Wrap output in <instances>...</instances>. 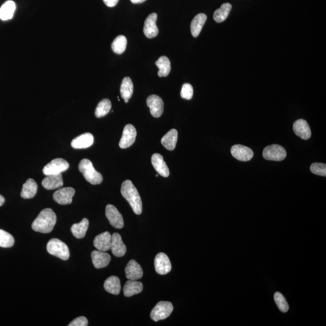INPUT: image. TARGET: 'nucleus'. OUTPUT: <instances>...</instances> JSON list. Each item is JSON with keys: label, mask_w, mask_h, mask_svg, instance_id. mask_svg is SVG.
I'll return each instance as SVG.
<instances>
[{"label": "nucleus", "mask_w": 326, "mask_h": 326, "mask_svg": "<svg viewBox=\"0 0 326 326\" xmlns=\"http://www.w3.org/2000/svg\"><path fill=\"white\" fill-rule=\"evenodd\" d=\"M57 220L56 215L51 209H46L40 212L32 223L33 230L41 233H49L53 231Z\"/></svg>", "instance_id": "nucleus-1"}, {"label": "nucleus", "mask_w": 326, "mask_h": 326, "mask_svg": "<svg viewBox=\"0 0 326 326\" xmlns=\"http://www.w3.org/2000/svg\"><path fill=\"white\" fill-rule=\"evenodd\" d=\"M121 193L124 198L128 202L134 212L136 215L142 214L143 206L139 192L131 181L126 180L121 185Z\"/></svg>", "instance_id": "nucleus-2"}, {"label": "nucleus", "mask_w": 326, "mask_h": 326, "mask_svg": "<svg viewBox=\"0 0 326 326\" xmlns=\"http://www.w3.org/2000/svg\"><path fill=\"white\" fill-rule=\"evenodd\" d=\"M79 170L85 179L91 184H101L103 181L102 174L96 170L92 162L89 160L83 159L79 163Z\"/></svg>", "instance_id": "nucleus-3"}, {"label": "nucleus", "mask_w": 326, "mask_h": 326, "mask_svg": "<svg viewBox=\"0 0 326 326\" xmlns=\"http://www.w3.org/2000/svg\"><path fill=\"white\" fill-rule=\"evenodd\" d=\"M47 250L49 254L63 261H67L70 258V250L68 246L58 239L54 238L50 240L47 245Z\"/></svg>", "instance_id": "nucleus-4"}, {"label": "nucleus", "mask_w": 326, "mask_h": 326, "mask_svg": "<svg viewBox=\"0 0 326 326\" xmlns=\"http://www.w3.org/2000/svg\"><path fill=\"white\" fill-rule=\"evenodd\" d=\"M173 310V306L169 302H160L151 311V318L154 322L166 319Z\"/></svg>", "instance_id": "nucleus-5"}, {"label": "nucleus", "mask_w": 326, "mask_h": 326, "mask_svg": "<svg viewBox=\"0 0 326 326\" xmlns=\"http://www.w3.org/2000/svg\"><path fill=\"white\" fill-rule=\"evenodd\" d=\"M286 155L285 149L278 145L267 146L263 152L264 159L272 161H282L286 159Z\"/></svg>", "instance_id": "nucleus-6"}, {"label": "nucleus", "mask_w": 326, "mask_h": 326, "mask_svg": "<svg viewBox=\"0 0 326 326\" xmlns=\"http://www.w3.org/2000/svg\"><path fill=\"white\" fill-rule=\"evenodd\" d=\"M68 163L62 159L52 160L44 167L43 172L45 175H57L67 170L69 168Z\"/></svg>", "instance_id": "nucleus-7"}, {"label": "nucleus", "mask_w": 326, "mask_h": 326, "mask_svg": "<svg viewBox=\"0 0 326 326\" xmlns=\"http://www.w3.org/2000/svg\"><path fill=\"white\" fill-rule=\"evenodd\" d=\"M106 214L110 224L113 227L121 229L123 227L124 220L122 215L114 206L109 204L106 207Z\"/></svg>", "instance_id": "nucleus-8"}, {"label": "nucleus", "mask_w": 326, "mask_h": 326, "mask_svg": "<svg viewBox=\"0 0 326 326\" xmlns=\"http://www.w3.org/2000/svg\"><path fill=\"white\" fill-rule=\"evenodd\" d=\"M155 269L160 275H165L172 270L169 258L165 253H160L157 254L154 261Z\"/></svg>", "instance_id": "nucleus-9"}, {"label": "nucleus", "mask_w": 326, "mask_h": 326, "mask_svg": "<svg viewBox=\"0 0 326 326\" xmlns=\"http://www.w3.org/2000/svg\"><path fill=\"white\" fill-rule=\"evenodd\" d=\"M137 136V131L135 127L128 124L124 128L122 137H121L119 146L121 149H126L129 148L134 144Z\"/></svg>", "instance_id": "nucleus-10"}, {"label": "nucleus", "mask_w": 326, "mask_h": 326, "mask_svg": "<svg viewBox=\"0 0 326 326\" xmlns=\"http://www.w3.org/2000/svg\"><path fill=\"white\" fill-rule=\"evenodd\" d=\"M75 190L72 187H64L57 190L54 194V199L60 205H67L72 203Z\"/></svg>", "instance_id": "nucleus-11"}, {"label": "nucleus", "mask_w": 326, "mask_h": 326, "mask_svg": "<svg viewBox=\"0 0 326 326\" xmlns=\"http://www.w3.org/2000/svg\"><path fill=\"white\" fill-rule=\"evenodd\" d=\"M147 106L150 109L151 114L153 117H161L164 112V103L159 96L151 95L147 99Z\"/></svg>", "instance_id": "nucleus-12"}, {"label": "nucleus", "mask_w": 326, "mask_h": 326, "mask_svg": "<svg viewBox=\"0 0 326 326\" xmlns=\"http://www.w3.org/2000/svg\"><path fill=\"white\" fill-rule=\"evenodd\" d=\"M157 17V13H153L146 19L143 32L148 38H154L159 34V30L156 24Z\"/></svg>", "instance_id": "nucleus-13"}, {"label": "nucleus", "mask_w": 326, "mask_h": 326, "mask_svg": "<svg viewBox=\"0 0 326 326\" xmlns=\"http://www.w3.org/2000/svg\"><path fill=\"white\" fill-rule=\"evenodd\" d=\"M232 156L237 160L241 162H248L253 159L254 153L252 150L247 146L236 145L231 149Z\"/></svg>", "instance_id": "nucleus-14"}, {"label": "nucleus", "mask_w": 326, "mask_h": 326, "mask_svg": "<svg viewBox=\"0 0 326 326\" xmlns=\"http://www.w3.org/2000/svg\"><path fill=\"white\" fill-rule=\"evenodd\" d=\"M91 259H92L94 267L97 269L107 267L111 259L109 254L99 250L93 251L91 253Z\"/></svg>", "instance_id": "nucleus-15"}, {"label": "nucleus", "mask_w": 326, "mask_h": 326, "mask_svg": "<svg viewBox=\"0 0 326 326\" xmlns=\"http://www.w3.org/2000/svg\"><path fill=\"white\" fill-rule=\"evenodd\" d=\"M112 236L109 232H104L95 237L94 240V246L96 249L106 252L110 249L111 244Z\"/></svg>", "instance_id": "nucleus-16"}, {"label": "nucleus", "mask_w": 326, "mask_h": 326, "mask_svg": "<svg viewBox=\"0 0 326 326\" xmlns=\"http://www.w3.org/2000/svg\"><path fill=\"white\" fill-rule=\"evenodd\" d=\"M110 250H111L113 255L117 257V258H120V257L125 255L126 247L124 244L119 234L115 233L112 234Z\"/></svg>", "instance_id": "nucleus-17"}, {"label": "nucleus", "mask_w": 326, "mask_h": 326, "mask_svg": "<svg viewBox=\"0 0 326 326\" xmlns=\"http://www.w3.org/2000/svg\"><path fill=\"white\" fill-rule=\"evenodd\" d=\"M151 162L155 169L160 175L165 178H167L169 176V169H168L166 163L164 161V159H163L162 155L154 154L152 156Z\"/></svg>", "instance_id": "nucleus-18"}, {"label": "nucleus", "mask_w": 326, "mask_h": 326, "mask_svg": "<svg viewBox=\"0 0 326 326\" xmlns=\"http://www.w3.org/2000/svg\"><path fill=\"white\" fill-rule=\"evenodd\" d=\"M125 273L128 280H137L143 277V272L140 265L134 260H131L126 265Z\"/></svg>", "instance_id": "nucleus-19"}, {"label": "nucleus", "mask_w": 326, "mask_h": 326, "mask_svg": "<svg viewBox=\"0 0 326 326\" xmlns=\"http://www.w3.org/2000/svg\"><path fill=\"white\" fill-rule=\"evenodd\" d=\"M293 130L297 136L303 140H308L311 137V131L309 124L305 120L295 121L293 125Z\"/></svg>", "instance_id": "nucleus-20"}, {"label": "nucleus", "mask_w": 326, "mask_h": 326, "mask_svg": "<svg viewBox=\"0 0 326 326\" xmlns=\"http://www.w3.org/2000/svg\"><path fill=\"white\" fill-rule=\"evenodd\" d=\"M93 143V135L90 133H85L74 139L71 145L74 149H86L92 146Z\"/></svg>", "instance_id": "nucleus-21"}, {"label": "nucleus", "mask_w": 326, "mask_h": 326, "mask_svg": "<svg viewBox=\"0 0 326 326\" xmlns=\"http://www.w3.org/2000/svg\"><path fill=\"white\" fill-rule=\"evenodd\" d=\"M61 173L57 175H47L42 182L43 186L47 190H54L63 186Z\"/></svg>", "instance_id": "nucleus-22"}, {"label": "nucleus", "mask_w": 326, "mask_h": 326, "mask_svg": "<svg viewBox=\"0 0 326 326\" xmlns=\"http://www.w3.org/2000/svg\"><path fill=\"white\" fill-rule=\"evenodd\" d=\"M178 141V131L175 129H171L162 139V144L168 151L175 149Z\"/></svg>", "instance_id": "nucleus-23"}, {"label": "nucleus", "mask_w": 326, "mask_h": 326, "mask_svg": "<svg viewBox=\"0 0 326 326\" xmlns=\"http://www.w3.org/2000/svg\"><path fill=\"white\" fill-rule=\"evenodd\" d=\"M38 185L34 179L30 178L23 184L21 197L24 199H31L37 194Z\"/></svg>", "instance_id": "nucleus-24"}, {"label": "nucleus", "mask_w": 326, "mask_h": 326, "mask_svg": "<svg viewBox=\"0 0 326 326\" xmlns=\"http://www.w3.org/2000/svg\"><path fill=\"white\" fill-rule=\"evenodd\" d=\"M143 289V284L140 281L129 280L124 286L123 293L125 297H130L139 294Z\"/></svg>", "instance_id": "nucleus-25"}, {"label": "nucleus", "mask_w": 326, "mask_h": 326, "mask_svg": "<svg viewBox=\"0 0 326 326\" xmlns=\"http://www.w3.org/2000/svg\"><path fill=\"white\" fill-rule=\"evenodd\" d=\"M88 226H89V220L87 218H84L79 223H74L71 226V233L77 239L84 238L86 235Z\"/></svg>", "instance_id": "nucleus-26"}, {"label": "nucleus", "mask_w": 326, "mask_h": 326, "mask_svg": "<svg viewBox=\"0 0 326 326\" xmlns=\"http://www.w3.org/2000/svg\"><path fill=\"white\" fill-rule=\"evenodd\" d=\"M134 92V85L130 77H126L123 79L120 87L121 98L124 99L125 103H128L131 98Z\"/></svg>", "instance_id": "nucleus-27"}, {"label": "nucleus", "mask_w": 326, "mask_h": 326, "mask_svg": "<svg viewBox=\"0 0 326 326\" xmlns=\"http://www.w3.org/2000/svg\"><path fill=\"white\" fill-rule=\"evenodd\" d=\"M207 18V15L204 13H199L193 18L191 26H190V29H191V33L193 37H198L199 35L200 34Z\"/></svg>", "instance_id": "nucleus-28"}, {"label": "nucleus", "mask_w": 326, "mask_h": 326, "mask_svg": "<svg viewBox=\"0 0 326 326\" xmlns=\"http://www.w3.org/2000/svg\"><path fill=\"white\" fill-rule=\"evenodd\" d=\"M104 288L106 291L113 295H118L121 291L120 279L116 276H110L104 283Z\"/></svg>", "instance_id": "nucleus-29"}, {"label": "nucleus", "mask_w": 326, "mask_h": 326, "mask_svg": "<svg viewBox=\"0 0 326 326\" xmlns=\"http://www.w3.org/2000/svg\"><path fill=\"white\" fill-rule=\"evenodd\" d=\"M16 9V4L12 0L5 1L0 8V19L7 21L13 18Z\"/></svg>", "instance_id": "nucleus-30"}, {"label": "nucleus", "mask_w": 326, "mask_h": 326, "mask_svg": "<svg viewBox=\"0 0 326 326\" xmlns=\"http://www.w3.org/2000/svg\"><path fill=\"white\" fill-rule=\"evenodd\" d=\"M156 65L159 68L158 75L159 77H166L171 70V64L169 59L166 56L160 57L156 62Z\"/></svg>", "instance_id": "nucleus-31"}, {"label": "nucleus", "mask_w": 326, "mask_h": 326, "mask_svg": "<svg viewBox=\"0 0 326 326\" xmlns=\"http://www.w3.org/2000/svg\"><path fill=\"white\" fill-rule=\"evenodd\" d=\"M232 9V5L228 2L223 4L219 9L215 11L214 18L217 23H220L224 21L227 18L229 13Z\"/></svg>", "instance_id": "nucleus-32"}, {"label": "nucleus", "mask_w": 326, "mask_h": 326, "mask_svg": "<svg viewBox=\"0 0 326 326\" xmlns=\"http://www.w3.org/2000/svg\"><path fill=\"white\" fill-rule=\"evenodd\" d=\"M111 102L108 99H103L99 102L95 111L96 117L101 118L106 116L111 109Z\"/></svg>", "instance_id": "nucleus-33"}, {"label": "nucleus", "mask_w": 326, "mask_h": 326, "mask_svg": "<svg viewBox=\"0 0 326 326\" xmlns=\"http://www.w3.org/2000/svg\"><path fill=\"white\" fill-rule=\"evenodd\" d=\"M127 40L125 36L119 35L115 39L112 43L111 48L115 54H121L125 51Z\"/></svg>", "instance_id": "nucleus-34"}, {"label": "nucleus", "mask_w": 326, "mask_h": 326, "mask_svg": "<svg viewBox=\"0 0 326 326\" xmlns=\"http://www.w3.org/2000/svg\"><path fill=\"white\" fill-rule=\"evenodd\" d=\"M14 243L15 239L10 234L0 229V247L10 248Z\"/></svg>", "instance_id": "nucleus-35"}, {"label": "nucleus", "mask_w": 326, "mask_h": 326, "mask_svg": "<svg viewBox=\"0 0 326 326\" xmlns=\"http://www.w3.org/2000/svg\"><path fill=\"white\" fill-rule=\"evenodd\" d=\"M273 298H274L275 302L276 305H277L279 310L283 312V313H285V312L288 311V303L287 302L285 298L284 297L283 295L281 294L280 292H275Z\"/></svg>", "instance_id": "nucleus-36"}, {"label": "nucleus", "mask_w": 326, "mask_h": 326, "mask_svg": "<svg viewBox=\"0 0 326 326\" xmlns=\"http://www.w3.org/2000/svg\"><path fill=\"white\" fill-rule=\"evenodd\" d=\"M312 173L316 175L326 176V165L323 163H314L312 164L310 168Z\"/></svg>", "instance_id": "nucleus-37"}, {"label": "nucleus", "mask_w": 326, "mask_h": 326, "mask_svg": "<svg viewBox=\"0 0 326 326\" xmlns=\"http://www.w3.org/2000/svg\"><path fill=\"white\" fill-rule=\"evenodd\" d=\"M193 88L192 85L186 83V84H184L182 85L181 91V98L186 99V100H190V99L193 98Z\"/></svg>", "instance_id": "nucleus-38"}, {"label": "nucleus", "mask_w": 326, "mask_h": 326, "mask_svg": "<svg viewBox=\"0 0 326 326\" xmlns=\"http://www.w3.org/2000/svg\"><path fill=\"white\" fill-rule=\"evenodd\" d=\"M88 325V320L85 317H79L73 320L68 326H87Z\"/></svg>", "instance_id": "nucleus-39"}, {"label": "nucleus", "mask_w": 326, "mask_h": 326, "mask_svg": "<svg viewBox=\"0 0 326 326\" xmlns=\"http://www.w3.org/2000/svg\"><path fill=\"white\" fill-rule=\"evenodd\" d=\"M103 1L108 7H112L117 5L119 0H103Z\"/></svg>", "instance_id": "nucleus-40"}, {"label": "nucleus", "mask_w": 326, "mask_h": 326, "mask_svg": "<svg viewBox=\"0 0 326 326\" xmlns=\"http://www.w3.org/2000/svg\"><path fill=\"white\" fill-rule=\"evenodd\" d=\"M132 3L134 4H139L142 3V2H145L146 0H131Z\"/></svg>", "instance_id": "nucleus-41"}, {"label": "nucleus", "mask_w": 326, "mask_h": 326, "mask_svg": "<svg viewBox=\"0 0 326 326\" xmlns=\"http://www.w3.org/2000/svg\"><path fill=\"white\" fill-rule=\"evenodd\" d=\"M5 202V199L2 195H0V207L3 205Z\"/></svg>", "instance_id": "nucleus-42"}, {"label": "nucleus", "mask_w": 326, "mask_h": 326, "mask_svg": "<svg viewBox=\"0 0 326 326\" xmlns=\"http://www.w3.org/2000/svg\"><path fill=\"white\" fill-rule=\"evenodd\" d=\"M159 176V174H157L156 177H157V176Z\"/></svg>", "instance_id": "nucleus-43"}]
</instances>
